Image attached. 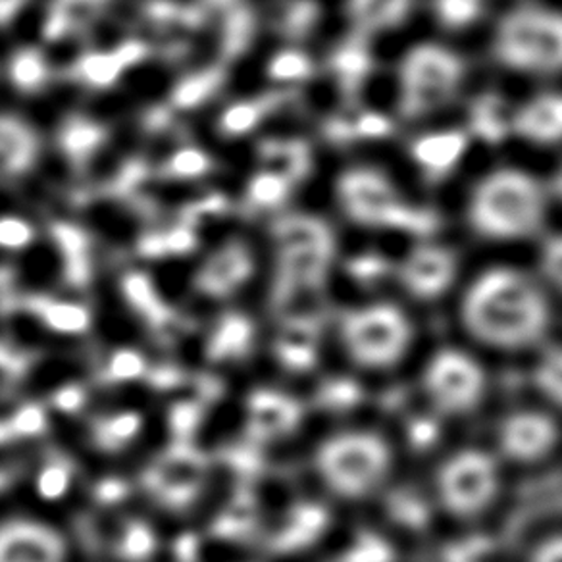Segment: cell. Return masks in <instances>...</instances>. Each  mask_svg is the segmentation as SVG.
Masks as SVG:
<instances>
[{
	"mask_svg": "<svg viewBox=\"0 0 562 562\" xmlns=\"http://www.w3.org/2000/svg\"><path fill=\"white\" fill-rule=\"evenodd\" d=\"M270 78L276 81H293V79L306 78L311 74V63L305 55L295 50H285L281 55L273 56L268 66Z\"/></svg>",
	"mask_w": 562,
	"mask_h": 562,
	"instance_id": "bcb514c9",
	"label": "cell"
},
{
	"mask_svg": "<svg viewBox=\"0 0 562 562\" xmlns=\"http://www.w3.org/2000/svg\"><path fill=\"white\" fill-rule=\"evenodd\" d=\"M60 147L76 162L86 165L106 140V130L86 117H71L60 130Z\"/></svg>",
	"mask_w": 562,
	"mask_h": 562,
	"instance_id": "484cf974",
	"label": "cell"
},
{
	"mask_svg": "<svg viewBox=\"0 0 562 562\" xmlns=\"http://www.w3.org/2000/svg\"><path fill=\"white\" fill-rule=\"evenodd\" d=\"M461 322L476 344L495 351L539 349L553 324L551 295L531 268L485 266L462 288Z\"/></svg>",
	"mask_w": 562,
	"mask_h": 562,
	"instance_id": "3957f363",
	"label": "cell"
},
{
	"mask_svg": "<svg viewBox=\"0 0 562 562\" xmlns=\"http://www.w3.org/2000/svg\"><path fill=\"white\" fill-rule=\"evenodd\" d=\"M12 83L25 93H33L45 86L48 76L47 60L37 48H24L18 50L10 60L9 68Z\"/></svg>",
	"mask_w": 562,
	"mask_h": 562,
	"instance_id": "8d00e7d4",
	"label": "cell"
},
{
	"mask_svg": "<svg viewBox=\"0 0 562 562\" xmlns=\"http://www.w3.org/2000/svg\"><path fill=\"white\" fill-rule=\"evenodd\" d=\"M50 235L55 239L58 249L64 252L66 260V280L76 285H83L89 280V241L86 234L79 227L70 224H53Z\"/></svg>",
	"mask_w": 562,
	"mask_h": 562,
	"instance_id": "83f0119b",
	"label": "cell"
},
{
	"mask_svg": "<svg viewBox=\"0 0 562 562\" xmlns=\"http://www.w3.org/2000/svg\"><path fill=\"white\" fill-rule=\"evenodd\" d=\"M74 480V464L66 457L53 454L37 476V492L47 501L63 499Z\"/></svg>",
	"mask_w": 562,
	"mask_h": 562,
	"instance_id": "f35d334b",
	"label": "cell"
},
{
	"mask_svg": "<svg viewBox=\"0 0 562 562\" xmlns=\"http://www.w3.org/2000/svg\"><path fill=\"white\" fill-rule=\"evenodd\" d=\"M420 385L434 413L446 418H461L484 403L487 372L472 352L446 345L426 360Z\"/></svg>",
	"mask_w": 562,
	"mask_h": 562,
	"instance_id": "ba28073f",
	"label": "cell"
},
{
	"mask_svg": "<svg viewBox=\"0 0 562 562\" xmlns=\"http://www.w3.org/2000/svg\"><path fill=\"white\" fill-rule=\"evenodd\" d=\"M255 33V16L247 7L234 2L224 9V30H222V55L227 60L245 53Z\"/></svg>",
	"mask_w": 562,
	"mask_h": 562,
	"instance_id": "d6a6232c",
	"label": "cell"
},
{
	"mask_svg": "<svg viewBox=\"0 0 562 562\" xmlns=\"http://www.w3.org/2000/svg\"><path fill=\"white\" fill-rule=\"evenodd\" d=\"M503 462L482 447H462L447 454L434 480L438 503L457 518L484 515L499 497Z\"/></svg>",
	"mask_w": 562,
	"mask_h": 562,
	"instance_id": "52a82bcc",
	"label": "cell"
},
{
	"mask_svg": "<svg viewBox=\"0 0 562 562\" xmlns=\"http://www.w3.org/2000/svg\"><path fill=\"white\" fill-rule=\"evenodd\" d=\"M33 241V229L27 222L14 216L0 218V249H24Z\"/></svg>",
	"mask_w": 562,
	"mask_h": 562,
	"instance_id": "7dc6e473",
	"label": "cell"
},
{
	"mask_svg": "<svg viewBox=\"0 0 562 562\" xmlns=\"http://www.w3.org/2000/svg\"><path fill=\"white\" fill-rule=\"evenodd\" d=\"M260 160L265 165L262 172L273 173L281 180L293 181L301 178L306 170V149L301 143H265L260 147Z\"/></svg>",
	"mask_w": 562,
	"mask_h": 562,
	"instance_id": "f1b7e54d",
	"label": "cell"
},
{
	"mask_svg": "<svg viewBox=\"0 0 562 562\" xmlns=\"http://www.w3.org/2000/svg\"><path fill=\"white\" fill-rule=\"evenodd\" d=\"M209 472V462L189 443H176L143 477L149 492L170 507H186L195 499Z\"/></svg>",
	"mask_w": 562,
	"mask_h": 562,
	"instance_id": "5bb4252c",
	"label": "cell"
},
{
	"mask_svg": "<svg viewBox=\"0 0 562 562\" xmlns=\"http://www.w3.org/2000/svg\"><path fill=\"white\" fill-rule=\"evenodd\" d=\"M461 272V260L446 243H414L413 249L406 250L397 266L401 288L420 301L446 295L453 288Z\"/></svg>",
	"mask_w": 562,
	"mask_h": 562,
	"instance_id": "7c38bea8",
	"label": "cell"
},
{
	"mask_svg": "<svg viewBox=\"0 0 562 562\" xmlns=\"http://www.w3.org/2000/svg\"><path fill=\"white\" fill-rule=\"evenodd\" d=\"M503 0H422L424 30L464 43L482 40Z\"/></svg>",
	"mask_w": 562,
	"mask_h": 562,
	"instance_id": "9a60e30c",
	"label": "cell"
},
{
	"mask_svg": "<svg viewBox=\"0 0 562 562\" xmlns=\"http://www.w3.org/2000/svg\"><path fill=\"white\" fill-rule=\"evenodd\" d=\"M20 441L22 439L9 430L7 422L0 424V490L9 487L24 467V454L18 451Z\"/></svg>",
	"mask_w": 562,
	"mask_h": 562,
	"instance_id": "ee69618b",
	"label": "cell"
},
{
	"mask_svg": "<svg viewBox=\"0 0 562 562\" xmlns=\"http://www.w3.org/2000/svg\"><path fill=\"white\" fill-rule=\"evenodd\" d=\"M149 364L140 352L133 349H117L110 355L109 362L102 370V380L110 383L135 382L140 378H147Z\"/></svg>",
	"mask_w": 562,
	"mask_h": 562,
	"instance_id": "ab89813d",
	"label": "cell"
},
{
	"mask_svg": "<svg viewBox=\"0 0 562 562\" xmlns=\"http://www.w3.org/2000/svg\"><path fill=\"white\" fill-rule=\"evenodd\" d=\"M97 497L104 505H112V503H120L125 497V485L120 482H104L99 485L97 490Z\"/></svg>",
	"mask_w": 562,
	"mask_h": 562,
	"instance_id": "816d5d0a",
	"label": "cell"
},
{
	"mask_svg": "<svg viewBox=\"0 0 562 562\" xmlns=\"http://www.w3.org/2000/svg\"><path fill=\"white\" fill-rule=\"evenodd\" d=\"M227 201L222 195H209L196 201V203L189 204L188 209L181 214V226H188L193 229L196 222L211 216H218L222 212L226 211Z\"/></svg>",
	"mask_w": 562,
	"mask_h": 562,
	"instance_id": "c3c4849f",
	"label": "cell"
},
{
	"mask_svg": "<svg viewBox=\"0 0 562 562\" xmlns=\"http://www.w3.org/2000/svg\"><path fill=\"white\" fill-rule=\"evenodd\" d=\"M339 337L357 367L382 372L405 360L413 349L416 331L411 314L403 306L374 299L344 314Z\"/></svg>",
	"mask_w": 562,
	"mask_h": 562,
	"instance_id": "8992f818",
	"label": "cell"
},
{
	"mask_svg": "<svg viewBox=\"0 0 562 562\" xmlns=\"http://www.w3.org/2000/svg\"><path fill=\"white\" fill-rule=\"evenodd\" d=\"M543 173L554 211H562V155L549 158V165L543 168Z\"/></svg>",
	"mask_w": 562,
	"mask_h": 562,
	"instance_id": "f907efd6",
	"label": "cell"
},
{
	"mask_svg": "<svg viewBox=\"0 0 562 562\" xmlns=\"http://www.w3.org/2000/svg\"><path fill=\"white\" fill-rule=\"evenodd\" d=\"M278 357L291 368L313 364L316 351V324L314 322H285L278 337Z\"/></svg>",
	"mask_w": 562,
	"mask_h": 562,
	"instance_id": "d4e9b609",
	"label": "cell"
},
{
	"mask_svg": "<svg viewBox=\"0 0 562 562\" xmlns=\"http://www.w3.org/2000/svg\"><path fill=\"white\" fill-rule=\"evenodd\" d=\"M252 341V326L243 316H227L220 322L218 328L209 344V359L214 362L239 360L249 351Z\"/></svg>",
	"mask_w": 562,
	"mask_h": 562,
	"instance_id": "4316f807",
	"label": "cell"
},
{
	"mask_svg": "<svg viewBox=\"0 0 562 562\" xmlns=\"http://www.w3.org/2000/svg\"><path fill=\"white\" fill-rule=\"evenodd\" d=\"M196 539L193 536H186L176 543V553L180 562H195Z\"/></svg>",
	"mask_w": 562,
	"mask_h": 562,
	"instance_id": "db71d44e",
	"label": "cell"
},
{
	"mask_svg": "<svg viewBox=\"0 0 562 562\" xmlns=\"http://www.w3.org/2000/svg\"><path fill=\"white\" fill-rule=\"evenodd\" d=\"M474 78L476 66L464 43L428 30L411 33L391 56V106L403 124L434 127L467 104Z\"/></svg>",
	"mask_w": 562,
	"mask_h": 562,
	"instance_id": "7a4b0ae2",
	"label": "cell"
},
{
	"mask_svg": "<svg viewBox=\"0 0 562 562\" xmlns=\"http://www.w3.org/2000/svg\"><path fill=\"white\" fill-rule=\"evenodd\" d=\"M122 291H124L127 303L137 311V313L149 322L153 326L155 322L160 321L170 308L160 301L157 290L153 288V281L147 273L132 272L125 276L122 281Z\"/></svg>",
	"mask_w": 562,
	"mask_h": 562,
	"instance_id": "e575fe53",
	"label": "cell"
},
{
	"mask_svg": "<svg viewBox=\"0 0 562 562\" xmlns=\"http://www.w3.org/2000/svg\"><path fill=\"white\" fill-rule=\"evenodd\" d=\"M561 441V428L539 406H522L501 418L495 430V451L499 461L518 467H531L546 461Z\"/></svg>",
	"mask_w": 562,
	"mask_h": 562,
	"instance_id": "8fae6325",
	"label": "cell"
},
{
	"mask_svg": "<svg viewBox=\"0 0 562 562\" xmlns=\"http://www.w3.org/2000/svg\"><path fill=\"white\" fill-rule=\"evenodd\" d=\"M196 247L195 232L188 226H178L166 234L147 235L139 243L143 257H168V255H189Z\"/></svg>",
	"mask_w": 562,
	"mask_h": 562,
	"instance_id": "74e56055",
	"label": "cell"
},
{
	"mask_svg": "<svg viewBox=\"0 0 562 562\" xmlns=\"http://www.w3.org/2000/svg\"><path fill=\"white\" fill-rule=\"evenodd\" d=\"M480 41L492 70L520 89L562 83V0H503Z\"/></svg>",
	"mask_w": 562,
	"mask_h": 562,
	"instance_id": "277c9868",
	"label": "cell"
},
{
	"mask_svg": "<svg viewBox=\"0 0 562 562\" xmlns=\"http://www.w3.org/2000/svg\"><path fill=\"white\" fill-rule=\"evenodd\" d=\"M260 526V505L257 495L250 492L249 485H241L232 495L218 520L214 522V531L224 538H245L255 533Z\"/></svg>",
	"mask_w": 562,
	"mask_h": 562,
	"instance_id": "7402d4cb",
	"label": "cell"
},
{
	"mask_svg": "<svg viewBox=\"0 0 562 562\" xmlns=\"http://www.w3.org/2000/svg\"><path fill=\"white\" fill-rule=\"evenodd\" d=\"M226 79V70L222 66H212L201 74H193L180 81L172 91L173 109H195L204 101H209L212 94L218 91Z\"/></svg>",
	"mask_w": 562,
	"mask_h": 562,
	"instance_id": "1f68e13d",
	"label": "cell"
},
{
	"mask_svg": "<svg viewBox=\"0 0 562 562\" xmlns=\"http://www.w3.org/2000/svg\"><path fill=\"white\" fill-rule=\"evenodd\" d=\"M531 382L547 405L562 411V344L539 347Z\"/></svg>",
	"mask_w": 562,
	"mask_h": 562,
	"instance_id": "cb8c5ba5",
	"label": "cell"
},
{
	"mask_svg": "<svg viewBox=\"0 0 562 562\" xmlns=\"http://www.w3.org/2000/svg\"><path fill=\"white\" fill-rule=\"evenodd\" d=\"M316 14L318 10L308 0H280L273 4L270 22L276 32L290 40H299L311 30Z\"/></svg>",
	"mask_w": 562,
	"mask_h": 562,
	"instance_id": "836d02e7",
	"label": "cell"
},
{
	"mask_svg": "<svg viewBox=\"0 0 562 562\" xmlns=\"http://www.w3.org/2000/svg\"><path fill=\"white\" fill-rule=\"evenodd\" d=\"M149 55V47L143 41H127L110 53H87L74 66V76L86 86H114L122 71Z\"/></svg>",
	"mask_w": 562,
	"mask_h": 562,
	"instance_id": "d6986e66",
	"label": "cell"
},
{
	"mask_svg": "<svg viewBox=\"0 0 562 562\" xmlns=\"http://www.w3.org/2000/svg\"><path fill=\"white\" fill-rule=\"evenodd\" d=\"M87 393L81 385L70 383L63 390L56 391L55 395L50 397V403L55 406L56 411L66 414H76L86 406Z\"/></svg>",
	"mask_w": 562,
	"mask_h": 562,
	"instance_id": "681fc988",
	"label": "cell"
},
{
	"mask_svg": "<svg viewBox=\"0 0 562 562\" xmlns=\"http://www.w3.org/2000/svg\"><path fill=\"white\" fill-rule=\"evenodd\" d=\"M25 0H0V25H7L24 9Z\"/></svg>",
	"mask_w": 562,
	"mask_h": 562,
	"instance_id": "f5cc1de1",
	"label": "cell"
},
{
	"mask_svg": "<svg viewBox=\"0 0 562 562\" xmlns=\"http://www.w3.org/2000/svg\"><path fill=\"white\" fill-rule=\"evenodd\" d=\"M459 212L477 241L518 247L538 241L553 224L554 206L543 168L526 158H493L462 183Z\"/></svg>",
	"mask_w": 562,
	"mask_h": 562,
	"instance_id": "6da1fadb",
	"label": "cell"
},
{
	"mask_svg": "<svg viewBox=\"0 0 562 562\" xmlns=\"http://www.w3.org/2000/svg\"><path fill=\"white\" fill-rule=\"evenodd\" d=\"M252 272V260L241 243H232L224 249L214 252L199 273V288L216 295L226 297L232 291L237 290L243 281Z\"/></svg>",
	"mask_w": 562,
	"mask_h": 562,
	"instance_id": "ac0fdd59",
	"label": "cell"
},
{
	"mask_svg": "<svg viewBox=\"0 0 562 562\" xmlns=\"http://www.w3.org/2000/svg\"><path fill=\"white\" fill-rule=\"evenodd\" d=\"M299 420L301 406L291 397L270 391L250 397L249 434L252 439L265 441L285 436L297 426Z\"/></svg>",
	"mask_w": 562,
	"mask_h": 562,
	"instance_id": "e0dca14e",
	"label": "cell"
},
{
	"mask_svg": "<svg viewBox=\"0 0 562 562\" xmlns=\"http://www.w3.org/2000/svg\"><path fill=\"white\" fill-rule=\"evenodd\" d=\"M280 102L281 94L278 93L265 94V97H258L255 101L235 102L234 106H229L220 117V132L229 135V137L249 133Z\"/></svg>",
	"mask_w": 562,
	"mask_h": 562,
	"instance_id": "f546056e",
	"label": "cell"
},
{
	"mask_svg": "<svg viewBox=\"0 0 562 562\" xmlns=\"http://www.w3.org/2000/svg\"><path fill=\"white\" fill-rule=\"evenodd\" d=\"M63 541L55 531L33 524H10L0 530V562H60Z\"/></svg>",
	"mask_w": 562,
	"mask_h": 562,
	"instance_id": "2e32d148",
	"label": "cell"
},
{
	"mask_svg": "<svg viewBox=\"0 0 562 562\" xmlns=\"http://www.w3.org/2000/svg\"><path fill=\"white\" fill-rule=\"evenodd\" d=\"M155 551V536L149 526L139 520H127L124 533L117 541L116 553L127 562H145Z\"/></svg>",
	"mask_w": 562,
	"mask_h": 562,
	"instance_id": "60d3db41",
	"label": "cell"
},
{
	"mask_svg": "<svg viewBox=\"0 0 562 562\" xmlns=\"http://www.w3.org/2000/svg\"><path fill=\"white\" fill-rule=\"evenodd\" d=\"M344 14L352 37L397 45L422 25V0H344Z\"/></svg>",
	"mask_w": 562,
	"mask_h": 562,
	"instance_id": "4fadbf2b",
	"label": "cell"
},
{
	"mask_svg": "<svg viewBox=\"0 0 562 562\" xmlns=\"http://www.w3.org/2000/svg\"><path fill=\"white\" fill-rule=\"evenodd\" d=\"M339 204L357 224L387 226L395 222L405 209V189L395 173L383 166L368 162L352 166L337 181Z\"/></svg>",
	"mask_w": 562,
	"mask_h": 562,
	"instance_id": "30bf717a",
	"label": "cell"
},
{
	"mask_svg": "<svg viewBox=\"0 0 562 562\" xmlns=\"http://www.w3.org/2000/svg\"><path fill=\"white\" fill-rule=\"evenodd\" d=\"M507 135L528 155H562V83L522 87L507 110Z\"/></svg>",
	"mask_w": 562,
	"mask_h": 562,
	"instance_id": "9c48e42d",
	"label": "cell"
},
{
	"mask_svg": "<svg viewBox=\"0 0 562 562\" xmlns=\"http://www.w3.org/2000/svg\"><path fill=\"white\" fill-rule=\"evenodd\" d=\"M140 416L137 413H120L102 418L93 426V438L102 449L117 451L137 438Z\"/></svg>",
	"mask_w": 562,
	"mask_h": 562,
	"instance_id": "d590c367",
	"label": "cell"
},
{
	"mask_svg": "<svg viewBox=\"0 0 562 562\" xmlns=\"http://www.w3.org/2000/svg\"><path fill=\"white\" fill-rule=\"evenodd\" d=\"M9 430L18 439H32L43 436L47 430V413L40 405H24L7 422Z\"/></svg>",
	"mask_w": 562,
	"mask_h": 562,
	"instance_id": "f6af8a7d",
	"label": "cell"
},
{
	"mask_svg": "<svg viewBox=\"0 0 562 562\" xmlns=\"http://www.w3.org/2000/svg\"><path fill=\"white\" fill-rule=\"evenodd\" d=\"M40 139L16 117L0 116V173H22L35 162Z\"/></svg>",
	"mask_w": 562,
	"mask_h": 562,
	"instance_id": "ffe728a7",
	"label": "cell"
},
{
	"mask_svg": "<svg viewBox=\"0 0 562 562\" xmlns=\"http://www.w3.org/2000/svg\"><path fill=\"white\" fill-rule=\"evenodd\" d=\"M290 181L281 180L273 173L260 172L249 181L247 195L249 203L257 209H273L280 206L290 195Z\"/></svg>",
	"mask_w": 562,
	"mask_h": 562,
	"instance_id": "7bdbcfd3",
	"label": "cell"
},
{
	"mask_svg": "<svg viewBox=\"0 0 562 562\" xmlns=\"http://www.w3.org/2000/svg\"><path fill=\"white\" fill-rule=\"evenodd\" d=\"M281 252L290 250H328V235L318 222L308 218L281 220L276 227Z\"/></svg>",
	"mask_w": 562,
	"mask_h": 562,
	"instance_id": "4dcf8cb0",
	"label": "cell"
},
{
	"mask_svg": "<svg viewBox=\"0 0 562 562\" xmlns=\"http://www.w3.org/2000/svg\"><path fill=\"white\" fill-rule=\"evenodd\" d=\"M24 306L27 311H32L48 329L58 334H66V336L86 334L91 326V314L86 306L76 305V303H64V301L48 297H27Z\"/></svg>",
	"mask_w": 562,
	"mask_h": 562,
	"instance_id": "44dd1931",
	"label": "cell"
},
{
	"mask_svg": "<svg viewBox=\"0 0 562 562\" xmlns=\"http://www.w3.org/2000/svg\"><path fill=\"white\" fill-rule=\"evenodd\" d=\"M393 449L372 430H347L318 451V472L328 490L349 501L367 499L383 490L393 472Z\"/></svg>",
	"mask_w": 562,
	"mask_h": 562,
	"instance_id": "5b68a950",
	"label": "cell"
},
{
	"mask_svg": "<svg viewBox=\"0 0 562 562\" xmlns=\"http://www.w3.org/2000/svg\"><path fill=\"white\" fill-rule=\"evenodd\" d=\"M211 170V158L206 157L203 150L193 149V147L176 150L162 166V173L173 180H195V178H203L204 173Z\"/></svg>",
	"mask_w": 562,
	"mask_h": 562,
	"instance_id": "b9f144b4",
	"label": "cell"
},
{
	"mask_svg": "<svg viewBox=\"0 0 562 562\" xmlns=\"http://www.w3.org/2000/svg\"><path fill=\"white\" fill-rule=\"evenodd\" d=\"M531 247V272L536 273V278L549 291V295H562V226L551 224Z\"/></svg>",
	"mask_w": 562,
	"mask_h": 562,
	"instance_id": "603a6c76",
	"label": "cell"
}]
</instances>
